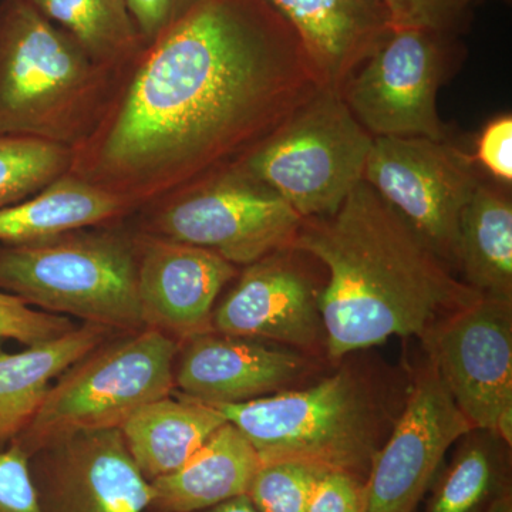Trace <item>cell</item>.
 <instances>
[{
  "instance_id": "cell-23",
  "label": "cell",
  "mask_w": 512,
  "mask_h": 512,
  "mask_svg": "<svg viewBox=\"0 0 512 512\" xmlns=\"http://www.w3.org/2000/svg\"><path fill=\"white\" fill-rule=\"evenodd\" d=\"M55 23L83 47L94 62L110 70L133 63L146 43L126 0H20Z\"/></svg>"
},
{
  "instance_id": "cell-7",
  "label": "cell",
  "mask_w": 512,
  "mask_h": 512,
  "mask_svg": "<svg viewBox=\"0 0 512 512\" xmlns=\"http://www.w3.org/2000/svg\"><path fill=\"white\" fill-rule=\"evenodd\" d=\"M373 140L343 93L323 87L234 167L278 192L302 218L328 217L362 183Z\"/></svg>"
},
{
  "instance_id": "cell-21",
  "label": "cell",
  "mask_w": 512,
  "mask_h": 512,
  "mask_svg": "<svg viewBox=\"0 0 512 512\" xmlns=\"http://www.w3.org/2000/svg\"><path fill=\"white\" fill-rule=\"evenodd\" d=\"M128 208L119 195L67 173L26 200L0 208V244H33L97 227Z\"/></svg>"
},
{
  "instance_id": "cell-14",
  "label": "cell",
  "mask_w": 512,
  "mask_h": 512,
  "mask_svg": "<svg viewBox=\"0 0 512 512\" xmlns=\"http://www.w3.org/2000/svg\"><path fill=\"white\" fill-rule=\"evenodd\" d=\"M237 272L211 249L165 237L147 239L137 266L144 328L177 342L210 333L215 302Z\"/></svg>"
},
{
  "instance_id": "cell-34",
  "label": "cell",
  "mask_w": 512,
  "mask_h": 512,
  "mask_svg": "<svg viewBox=\"0 0 512 512\" xmlns=\"http://www.w3.org/2000/svg\"><path fill=\"white\" fill-rule=\"evenodd\" d=\"M483 512H512V490L507 488L497 495Z\"/></svg>"
},
{
  "instance_id": "cell-20",
  "label": "cell",
  "mask_w": 512,
  "mask_h": 512,
  "mask_svg": "<svg viewBox=\"0 0 512 512\" xmlns=\"http://www.w3.org/2000/svg\"><path fill=\"white\" fill-rule=\"evenodd\" d=\"M224 423L210 404L170 394L140 407L120 431L138 470L153 481L183 466Z\"/></svg>"
},
{
  "instance_id": "cell-9",
  "label": "cell",
  "mask_w": 512,
  "mask_h": 512,
  "mask_svg": "<svg viewBox=\"0 0 512 512\" xmlns=\"http://www.w3.org/2000/svg\"><path fill=\"white\" fill-rule=\"evenodd\" d=\"M302 222L278 192L231 167L177 195L156 218V231L248 266L292 248Z\"/></svg>"
},
{
  "instance_id": "cell-32",
  "label": "cell",
  "mask_w": 512,
  "mask_h": 512,
  "mask_svg": "<svg viewBox=\"0 0 512 512\" xmlns=\"http://www.w3.org/2000/svg\"><path fill=\"white\" fill-rule=\"evenodd\" d=\"M192 2L194 0H126V5L144 43L148 45L180 18Z\"/></svg>"
},
{
  "instance_id": "cell-29",
  "label": "cell",
  "mask_w": 512,
  "mask_h": 512,
  "mask_svg": "<svg viewBox=\"0 0 512 512\" xmlns=\"http://www.w3.org/2000/svg\"><path fill=\"white\" fill-rule=\"evenodd\" d=\"M30 460L15 441L0 450V512H40Z\"/></svg>"
},
{
  "instance_id": "cell-13",
  "label": "cell",
  "mask_w": 512,
  "mask_h": 512,
  "mask_svg": "<svg viewBox=\"0 0 512 512\" xmlns=\"http://www.w3.org/2000/svg\"><path fill=\"white\" fill-rule=\"evenodd\" d=\"M40 512H147L153 491L116 430L73 434L39 451Z\"/></svg>"
},
{
  "instance_id": "cell-6",
  "label": "cell",
  "mask_w": 512,
  "mask_h": 512,
  "mask_svg": "<svg viewBox=\"0 0 512 512\" xmlns=\"http://www.w3.org/2000/svg\"><path fill=\"white\" fill-rule=\"evenodd\" d=\"M177 340L148 329L74 363L50 387L18 443L30 457L84 431L116 430L140 407L170 396Z\"/></svg>"
},
{
  "instance_id": "cell-24",
  "label": "cell",
  "mask_w": 512,
  "mask_h": 512,
  "mask_svg": "<svg viewBox=\"0 0 512 512\" xmlns=\"http://www.w3.org/2000/svg\"><path fill=\"white\" fill-rule=\"evenodd\" d=\"M460 441L450 466L431 484L424 512H483L511 488L508 446L500 437L474 429Z\"/></svg>"
},
{
  "instance_id": "cell-25",
  "label": "cell",
  "mask_w": 512,
  "mask_h": 512,
  "mask_svg": "<svg viewBox=\"0 0 512 512\" xmlns=\"http://www.w3.org/2000/svg\"><path fill=\"white\" fill-rule=\"evenodd\" d=\"M73 148L39 138L0 136V208L26 200L70 173Z\"/></svg>"
},
{
  "instance_id": "cell-26",
  "label": "cell",
  "mask_w": 512,
  "mask_h": 512,
  "mask_svg": "<svg viewBox=\"0 0 512 512\" xmlns=\"http://www.w3.org/2000/svg\"><path fill=\"white\" fill-rule=\"evenodd\" d=\"M322 473L291 461L262 464L249 485V501L258 512H306Z\"/></svg>"
},
{
  "instance_id": "cell-33",
  "label": "cell",
  "mask_w": 512,
  "mask_h": 512,
  "mask_svg": "<svg viewBox=\"0 0 512 512\" xmlns=\"http://www.w3.org/2000/svg\"><path fill=\"white\" fill-rule=\"evenodd\" d=\"M201 512H258L255 510L254 505L249 501L248 495H242V497L234 498L229 500L227 503L212 507L210 510Z\"/></svg>"
},
{
  "instance_id": "cell-8",
  "label": "cell",
  "mask_w": 512,
  "mask_h": 512,
  "mask_svg": "<svg viewBox=\"0 0 512 512\" xmlns=\"http://www.w3.org/2000/svg\"><path fill=\"white\" fill-rule=\"evenodd\" d=\"M363 181L458 269L461 217L480 184L473 157L446 140L375 137Z\"/></svg>"
},
{
  "instance_id": "cell-30",
  "label": "cell",
  "mask_w": 512,
  "mask_h": 512,
  "mask_svg": "<svg viewBox=\"0 0 512 512\" xmlns=\"http://www.w3.org/2000/svg\"><path fill=\"white\" fill-rule=\"evenodd\" d=\"M306 512H365V481L342 471H323Z\"/></svg>"
},
{
  "instance_id": "cell-22",
  "label": "cell",
  "mask_w": 512,
  "mask_h": 512,
  "mask_svg": "<svg viewBox=\"0 0 512 512\" xmlns=\"http://www.w3.org/2000/svg\"><path fill=\"white\" fill-rule=\"evenodd\" d=\"M458 271L484 298L512 302L511 200L481 181L461 217Z\"/></svg>"
},
{
  "instance_id": "cell-15",
  "label": "cell",
  "mask_w": 512,
  "mask_h": 512,
  "mask_svg": "<svg viewBox=\"0 0 512 512\" xmlns=\"http://www.w3.org/2000/svg\"><path fill=\"white\" fill-rule=\"evenodd\" d=\"M274 252L248 265L212 316L222 335L264 339L312 350L325 343L319 292L292 256Z\"/></svg>"
},
{
  "instance_id": "cell-27",
  "label": "cell",
  "mask_w": 512,
  "mask_h": 512,
  "mask_svg": "<svg viewBox=\"0 0 512 512\" xmlns=\"http://www.w3.org/2000/svg\"><path fill=\"white\" fill-rule=\"evenodd\" d=\"M393 29H426L443 36L460 33L473 0H382Z\"/></svg>"
},
{
  "instance_id": "cell-12",
  "label": "cell",
  "mask_w": 512,
  "mask_h": 512,
  "mask_svg": "<svg viewBox=\"0 0 512 512\" xmlns=\"http://www.w3.org/2000/svg\"><path fill=\"white\" fill-rule=\"evenodd\" d=\"M474 430L431 360L421 367L399 419L365 481V512H414L447 451Z\"/></svg>"
},
{
  "instance_id": "cell-18",
  "label": "cell",
  "mask_w": 512,
  "mask_h": 512,
  "mask_svg": "<svg viewBox=\"0 0 512 512\" xmlns=\"http://www.w3.org/2000/svg\"><path fill=\"white\" fill-rule=\"evenodd\" d=\"M258 454L231 423H224L187 461L167 476L150 481L156 512H201L247 495Z\"/></svg>"
},
{
  "instance_id": "cell-28",
  "label": "cell",
  "mask_w": 512,
  "mask_h": 512,
  "mask_svg": "<svg viewBox=\"0 0 512 512\" xmlns=\"http://www.w3.org/2000/svg\"><path fill=\"white\" fill-rule=\"evenodd\" d=\"M74 328L63 316L32 308L18 296L0 291V339L32 346L59 338Z\"/></svg>"
},
{
  "instance_id": "cell-1",
  "label": "cell",
  "mask_w": 512,
  "mask_h": 512,
  "mask_svg": "<svg viewBox=\"0 0 512 512\" xmlns=\"http://www.w3.org/2000/svg\"><path fill=\"white\" fill-rule=\"evenodd\" d=\"M136 60L70 170L128 207L234 167L326 87L265 0H194Z\"/></svg>"
},
{
  "instance_id": "cell-10",
  "label": "cell",
  "mask_w": 512,
  "mask_h": 512,
  "mask_svg": "<svg viewBox=\"0 0 512 512\" xmlns=\"http://www.w3.org/2000/svg\"><path fill=\"white\" fill-rule=\"evenodd\" d=\"M429 359L473 429L512 444V302L481 296L423 336Z\"/></svg>"
},
{
  "instance_id": "cell-11",
  "label": "cell",
  "mask_w": 512,
  "mask_h": 512,
  "mask_svg": "<svg viewBox=\"0 0 512 512\" xmlns=\"http://www.w3.org/2000/svg\"><path fill=\"white\" fill-rule=\"evenodd\" d=\"M450 36L393 29L343 90L357 121L373 137L446 140L437 94Z\"/></svg>"
},
{
  "instance_id": "cell-5",
  "label": "cell",
  "mask_w": 512,
  "mask_h": 512,
  "mask_svg": "<svg viewBox=\"0 0 512 512\" xmlns=\"http://www.w3.org/2000/svg\"><path fill=\"white\" fill-rule=\"evenodd\" d=\"M137 266L130 239L79 229L33 244H0V291L53 315L137 330L144 328Z\"/></svg>"
},
{
  "instance_id": "cell-19",
  "label": "cell",
  "mask_w": 512,
  "mask_h": 512,
  "mask_svg": "<svg viewBox=\"0 0 512 512\" xmlns=\"http://www.w3.org/2000/svg\"><path fill=\"white\" fill-rule=\"evenodd\" d=\"M109 329L86 323L18 353L0 348V444L18 439L45 402L53 383L103 345Z\"/></svg>"
},
{
  "instance_id": "cell-4",
  "label": "cell",
  "mask_w": 512,
  "mask_h": 512,
  "mask_svg": "<svg viewBox=\"0 0 512 512\" xmlns=\"http://www.w3.org/2000/svg\"><path fill=\"white\" fill-rule=\"evenodd\" d=\"M212 407L244 434L262 464L291 461L366 481L384 441L382 402L348 367L308 389Z\"/></svg>"
},
{
  "instance_id": "cell-17",
  "label": "cell",
  "mask_w": 512,
  "mask_h": 512,
  "mask_svg": "<svg viewBox=\"0 0 512 512\" xmlns=\"http://www.w3.org/2000/svg\"><path fill=\"white\" fill-rule=\"evenodd\" d=\"M302 40L323 83L343 93L393 32L382 0H265Z\"/></svg>"
},
{
  "instance_id": "cell-2",
  "label": "cell",
  "mask_w": 512,
  "mask_h": 512,
  "mask_svg": "<svg viewBox=\"0 0 512 512\" xmlns=\"http://www.w3.org/2000/svg\"><path fill=\"white\" fill-rule=\"evenodd\" d=\"M291 249L328 269L318 305L332 360L392 336L423 339L481 298L365 181L332 215L303 218Z\"/></svg>"
},
{
  "instance_id": "cell-16",
  "label": "cell",
  "mask_w": 512,
  "mask_h": 512,
  "mask_svg": "<svg viewBox=\"0 0 512 512\" xmlns=\"http://www.w3.org/2000/svg\"><path fill=\"white\" fill-rule=\"evenodd\" d=\"M185 342L175 384L184 396L210 406L251 402L282 392L308 369L298 353L255 339L210 332Z\"/></svg>"
},
{
  "instance_id": "cell-3",
  "label": "cell",
  "mask_w": 512,
  "mask_h": 512,
  "mask_svg": "<svg viewBox=\"0 0 512 512\" xmlns=\"http://www.w3.org/2000/svg\"><path fill=\"white\" fill-rule=\"evenodd\" d=\"M111 72L26 3L0 2V136L79 146L106 113Z\"/></svg>"
},
{
  "instance_id": "cell-31",
  "label": "cell",
  "mask_w": 512,
  "mask_h": 512,
  "mask_svg": "<svg viewBox=\"0 0 512 512\" xmlns=\"http://www.w3.org/2000/svg\"><path fill=\"white\" fill-rule=\"evenodd\" d=\"M476 160L498 180L512 181V117L501 116L484 128L477 143Z\"/></svg>"
}]
</instances>
